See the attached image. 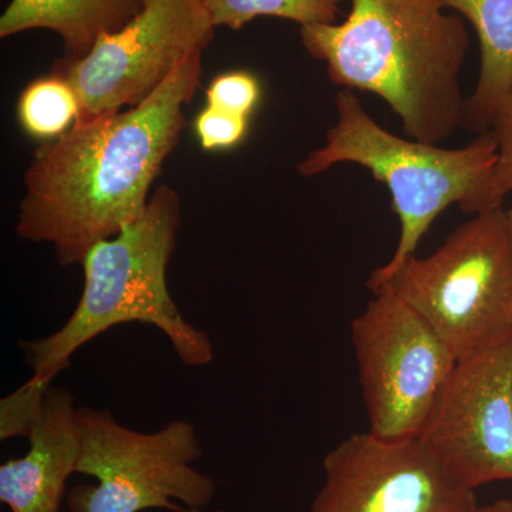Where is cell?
Returning a JSON list of instances; mask_svg holds the SVG:
<instances>
[{
  "label": "cell",
  "instance_id": "obj_1",
  "mask_svg": "<svg viewBox=\"0 0 512 512\" xmlns=\"http://www.w3.org/2000/svg\"><path fill=\"white\" fill-rule=\"evenodd\" d=\"M201 74L202 53L185 60L137 106L76 123L37 148L25 175L16 235L53 245L60 266H70L136 222L180 141L184 107Z\"/></svg>",
  "mask_w": 512,
  "mask_h": 512
},
{
  "label": "cell",
  "instance_id": "obj_2",
  "mask_svg": "<svg viewBox=\"0 0 512 512\" xmlns=\"http://www.w3.org/2000/svg\"><path fill=\"white\" fill-rule=\"evenodd\" d=\"M441 0H352L348 18L301 28L302 45L330 82L373 93L407 137L440 144L463 127L461 90L470 35Z\"/></svg>",
  "mask_w": 512,
  "mask_h": 512
},
{
  "label": "cell",
  "instance_id": "obj_3",
  "mask_svg": "<svg viewBox=\"0 0 512 512\" xmlns=\"http://www.w3.org/2000/svg\"><path fill=\"white\" fill-rule=\"evenodd\" d=\"M181 221L180 195L163 184L136 222L90 249L80 264L83 292L70 318L52 335L19 343L33 370L28 386L46 393L77 350L124 323L160 330L185 366L214 362L210 336L185 320L168 291L167 268Z\"/></svg>",
  "mask_w": 512,
  "mask_h": 512
},
{
  "label": "cell",
  "instance_id": "obj_4",
  "mask_svg": "<svg viewBox=\"0 0 512 512\" xmlns=\"http://www.w3.org/2000/svg\"><path fill=\"white\" fill-rule=\"evenodd\" d=\"M338 120L326 141L298 165L299 174L313 177L333 165L365 167L392 194V210L400 220V238L387 264L370 274L366 285H380L416 255L421 239L450 207L466 214L503 208L497 187L498 144L490 131L477 134L466 147L443 148L390 133L363 107L353 90H342L335 101Z\"/></svg>",
  "mask_w": 512,
  "mask_h": 512
},
{
  "label": "cell",
  "instance_id": "obj_5",
  "mask_svg": "<svg viewBox=\"0 0 512 512\" xmlns=\"http://www.w3.org/2000/svg\"><path fill=\"white\" fill-rule=\"evenodd\" d=\"M389 289L444 340L457 360L512 332V232L503 208L458 225L426 258L416 255L376 291Z\"/></svg>",
  "mask_w": 512,
  "mask_h": 512
},
{
  "label": "cell",
  "instance_id": "obj_6",
  "mask_svg": "<svg viewBox=\"0 0 512 512\" xmlns=\"http://www.w3.org/2000/svg\"><path fill=\"white\" fill-rule=\"evenodd\" d=\"M82 453L77 474L96 478L67 493L69 512L204 510L217 485L192 466L202 448L194 426L173 420L153 433L120 424L109 410L79 407Z\"/></svg>",
  "mask_w": 512,
  "mask_h": 512
},
{
  "label": "cell",
  "instance_id": "obj_7",
  "mask_svg": "<svg viewBox=\"0 0 512 512\" xmlns=\"http://www.w3.org/2000/svg\"><path fill=\"white\" fill-rule=\"evenodd\" d=\"M350 336L370 433L386 440L419 439L457 357L389 289L373 293Z\"/></svg>",
  "mask_w": 512,
  "mask_h": 512
},
{
  "label": "cell",
  "instance_id": "obj_8",
  "mask_svg": "<svg viewBox=\"0 0 512 512\" xmlns=\"http://www.w3.org/2000/svg\"><path fill=\"white\" fill-rule=\"evenodd\" d=\"M214 35L204 0H146L119 32L101 37L86 56L64 57L52 72L77 94V123H90L146 100Z\"/></svg>",
  "mask_w": 512,
  "mask_h": 512
},
{
  "label": "cell",
  "instance_id": "obj_9",
  "mask_svg": "<svg viewBox=\"0 0 512 512\" xmlns=\"http://www.w3.org/2000/svg\"><path fill=\"white\" fill-rule=\"evenodd\" d=\"M419 439L460 487L512 481V332L457 360Z\"/></svg>",
  "mask_w": 512,
  "mask_h": 512
},
{
  "label": "cell",
  "instance_id": "obj_10",
  "mask_svg": "<svg viewBox=\"0 0 512 512\" xmlns=\"http://www.w3.org/2000/svg\"><path fill=\"white\" fill-rule=\"evenodd\" d=\"M308 512H473L476 491L454 483L420 439L355 433L323 458Z\"/></svg>",
  "mask_w": 512,
  "mask_h": 512
},
{
  "label": "cell",
  "instance_id": "obj_11",
  "mask_svg": "<svg viewBox=\"0 0 512 512\" xmlns=\"http://www.w3.org/2000/svg\"><path fill=\"white\" fill-rule=\"evenodd\" d=\"M77 410L66 387L50 386L26 437L28 453L0 466V501L10 511L60 512L82 453Z\"/></svg>",
  "mask_w": 512,
  "mask_h": 512
},
{
  "label": "cell",
  "instance_id": "obj_12",
  "mask_svg": "<svg viewBox=\"0 0 512 512\" xmlns=\"http://www.w3.org/2000/svg\"><path fill=\"white\" fill-rule=\"evenodd\" d=\"M146 0H12L0 18V36L50 30L62 37L67 56H86L103 36L136 18Z\"/></svg>",
  "mask_w": 512,
  "mask_h": 512
},
{
  "label": "cell",
  "instance_id": "obj_13",
  "mask_svg": "<svg viewBox=\"0 0 512 512\" xmlns=\"http://www.w3.org/2000/svg\"><path fill=\"white\" fill-rule=\"evenodd\" d=\"M470 20L480 39V76L464 107V130L487 133L512 90V0H441Z\"/></svg>",
  "mask_w": 512,
  "mask_h": 512
},
{
  "label": "cell",
  "instance_id": "obj_14",
  "mask_svg": "<svg viewBox=\"0 0 512 512\" xmlns=\"http://www.w3.org/2000/svg\"><path fill=\"white\" fill-rule=\"evenodd\" d=\"M79 114V99L72 84L53 72L30 83L18 101L20 126L40 140L62 137L77 123Z\"/></svg>",
  "mask_w": 512,
  "mask_h": 512
},
{
  "label": "cell",
  "instance_id": "obj_15",
  "mask_svg": "<svg viewBox=\"0 0 512 512\" xmlns=\"http://www.w3.org/2000/svg\"><path fill=\"white\" fill-rule=\"evenodd\" d=\"M215 28L241 30L261 16L308 25L336 23L342 0H204Z\"/></svg>",
  "mask_w": 512,
  "mask_h": 512
},
{
  "label": "cell",
  "instance_id": "obj_16",
  "mask_svg": "<svg viewBox=\"0 0 512 512\" xmlns=\"http://www.w3.org/2000/svg\"><path fill=\"white\" fill-rule=\"evenodd\" d=\"M261 94V83L254 74L235 70L215 77L205 96L208 106L249 119L261 101Z\"/></svg>",
  "mask_w": 512,
  "mask_h": 512
},
{
  "label": "cell",
  "instance_id": "obj_17",
  "mask_svg": "<svg viewBox=\"0 0 512 512\" xmlns=\"http://www.w3.org/2000/svg\"><path fill=\"white\" fill-rule=\"evenodd\" d=\"M248 117L207 106L195 120V133L201 147L208 151L237 147L247 137Z\"/></svg>",
  "mask_w": 512,
  "mask_h": 512
},
{
  "label": "cell",
  "instance_id": "obj_18",
  "mask_svg": "<svg viewBox=\"0 0 512 512\" xmlns=\"http://www.w3.org/2000/svg\"><path fill=\"white\" fill-rule=\"evenodd\" d=\"M488 131L498 144L497 187L505 198L512 192V90L495 109Z\"/></svg>",
  "mask_w": 512,
  "mask_h": 512
},
{
  "label": "cell",
  "instance_id": "obj_19",
  "mask_svg": "<svg viewBox=\"0 0 512 512\" xmlns=\"http://www.w3.org/2000/svg\"><path fill=\"white\" fill-rule=\"evenodd\" d=\"M473 512H512V500H497L487 505H478Z\"/></svg>",
  "mask_w": 512,
  "mask_h": 512
},
{
  "label": "cell",
  "instance_id": "obj_20",
  "mask_svg": "<svg viewBox=\"0 0 512 512\" xmlns=\"http://www.w3.org/2000/svg\"><path fill=\"white\" fill-rule=\"evenodd\" d=\"M507 215H508V221H510V227H511V232H512V208H511V210L507 211Z\"/></svg>",
  "mask_w": 512,
  "mask_h": 512
},
{
  "label": "cell",
  "instance_id": "obj_21",
  "mask_svg": "<svg viewBox=\"0 0 512 512\" xmlns=\"http://www.w3.org/2000/svg\"><path fill=\"white\" fill-rule=\"evenodd\" d=\"M187 512H205V511L204 510H187ZM214 512H225V511L218 510V511H214Z\"/></svg>",
  "mask_w": 512,
  "mask_h": 512
}]
</instances>
